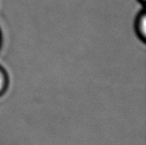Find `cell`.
Wrapping results in <instances>:
<instances>
[{"label": "cell", "mask_w": 146, "mask_h": 145, "mask_svg": "<svg viewBox=\"0 0 146 145\" xmlns=\"http://www.w3.org/2000/svg\"><path fill=\"white\" fill-rule=\"evenodd\" d=\"M1 45H2V32L1 30H0V48H1Z\"/></svg>", "instance_id": "obj_3"}, {"label": "cell", "mask_w": 146, "mask_h": 145, "mask_svg": "<svg viewBox=\"0 0 146 145\" xmlns=\"http://www.w3.org/2000/svg\"><path fill=\"white\" fill-rule=\"evenodd\" d=\"M134 30L138 38L145 43L146 41V12L143 9L139 11L134 21Z\"/></svg>", "instance_id": "obj_1"}, {"label": "cell", "mask_w": 146, "mask_h": 145, "mask_svg": "<svg viewBox=\"0 0 146 145\" xmlns=\"http://www.w3.org/2000/svg\"><path fill=\"white\" fill-rule=\"evenodd\" d=\"M137 1L139 2V3H141V5H143V4L145 3V0H137Z\"/></svg>", "instance_id": "obj_4"}, {"label": "cell", "mask_w": 146, "mask_h": 145, "mask_svg": "<svg viewBox=\"0 0 146 145\" xmlns=\"http://www.w3.org/2000/svg\"><path fill=\"white\" fill-rule=\"evenodd\" d=\"M9 86V77L7 71L0 65V97L7 93Z\"/></svg>", "instance_id": "obj_2"}]
</instances>
